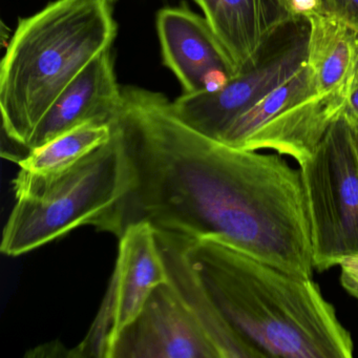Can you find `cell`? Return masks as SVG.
I'll list each match as a JSON object with an SVG mask.
<instances>
[{
    "mask_svg": "<svg viewBox=\"0 0 358 358\" xmlns=\"http://www.w3.org/2000/svg\"><path fill=\"white\" fill-rule=\"evenodd\" d=\"M156 230L167 278L196 312L220 358H259V354L231 328L205 289L189 255V236Z\"/></svg>",
    "mask_w": 358,
    "mask_h": 358,
    "instance_id": "13",
    "label": "cell"
},
{
    "mask_svg": "<svg viewBox=\"0 0 358 358\" xmlns=\"http://www.w3.org/2000/svg\"><path fill=\"white\" fill-rule=\"evenodd\" d=\"M201 8L236 75L248 68L262 48L295 17L287 0H194Z\"/></svg>",
    "mask_w": 358,
    "mask_h": 358,
    "instance_id": "12",
    "label": "cell"
},
{
    "mask_svg": "<svg viewBox=\"0 0 358 358\" xmlns=\"http://www.w3.org/2000/svg\"><path fill=\"white\" fill-rule=\"evenodd\" d=\"M121 101L122 87L117 80L112 49L106 50L56 99L22 156L85 123H110Z\"/></svg>",
    "mask_w": 358,
    "mask_h": 358,
    "instance_id": "11",
    "label": "cell"
},
{
    "mask_svg": "<svg viewBox=\"0 0 358 358\" xmlns=\"http://www.w3.org/2000/svg\"><path fill=\"white\" fill-rule=\"evenodd\" d=\"M33 357H69L71 358V349L64 347L59 341L41 345L31 352Z\"/></svg>",
    "mask_w": 358,
    "mask_h": 358,
    "instance_id": "19",
    "label": "cell"
},
{
    "mask_svg": "<svg viewBox=\"0 0 358 358\" xmlns=\"http://www.w3.org/2000/svg\"><path fill=\"white\" fill-rule=\"evenodd\" d=\"M156 24L163 62L184 93L217 91L236 76L208 22L187 6L160 10Z\"/></svg>",
    "mask_w": 358,
    "mask_h": 358,
    "instance_id": "10",
    "label": "cell"
},
{
    "mask_svg": "<svg viewBox=\"0 0 358 358\" xmlns=\"http://www.w3.org/2000/svg\"><path fill=\"white\" fill-rule=\"evenodd\" d=\"M113 136L110 123L89 122L79 125L39 148L31 150L16 161L22 171L49 177L74 167Z\"/></svg>",
    "mask_w": 358,
    "mask_h": 358,
    "instance_id": "15",
    "label": "cell"
},
{
    "mask_svg": "<svg viewBox=\"0 0 358 358\" xmlns=\"http://www.w3.org/2000/svg\"><path fill=\"white\" fill-rule=\"evenodd\" d=\"M290 3L295 15H307L313 11L322 9V0H287Z\"/></svg>",
    "mask_w": 358,
    "mask_h": 358,
    "instance_id": "20",
    "label": "cell"
},
{
    "mask_svg": "<svg viewBox=\"0 0 358 358\" xmlns=\"http://www.w3.org/2000/svg\"><path fill=\"white\" fill-rule=\"evenodd\" d=\"M189 255L230 327L259 358H351L353 341L312 278L287 273L219 236L190 238Z\"/></svg>",
    "mask_w": 358,
    "mask_h": 358,
    "instance_id": "2",
    "label": "cell"
},
{
    "mask_svg": "<svg viewBox=\"0 0 358 358\" xmlns=\"http://www.w3.org/2000/svg\"><path fill=\"white\" fill-rule=\"evenodd\" d=\"M305 16L310 24L307 66L318 91L345 98L357 54L358 31L327 10L320 9Z\"/></svg>",
    "mask_w": 358,
    "mask_h": 358,
    "instance_id": "14",
    "label": "cell"
},
{
    "mask_svg": "<svg viewBox=\"0 0 358 358\" xmlns=\"http://www.w3.org/2000/svg\"><path fill=\"white\" fill-rule=\"evenodd\" d=\"M345 98H347L345 110L348 114L358 120V50L353 69H352L351 76H350Z\"/></svg>",
    "mask_w": 358,
    "mask_h": 358,
    "instance_id": "18",
    "label": "cell"
},
{
    "mask_svg": "<svg viewBox=\"0 0 358 358\" xmlns=\"http://www.w3.org/2000/svg\"><path fill=\"white\" fill-rule=\"evenodd\" d=\"M322 9L347 20L358 31V0H322Z\"/></svg>",
    "mask_w": 358,
    "mask_h": 358,
    "instance_id": "17",
    "label": "cell"
},
{
    "mask_svg": "<svg viewBox=\"0 0 358 358\" xmlns=\"http://www.w3.org/2000/svg\"><path fill=\"white\" fill-rule=\"evenodd\" d=\"M338 266L341 267V286L358 299V252L343 257Z\"/></svg>",
    "mask_w": 358,
    "mask_h": 358,
    "instance_id": "16",
    "label": "cell"
},
{
    "mask_svg": "<svg viewBox=\"0 0 358 358\" xmlns=\"http://www.w3.org/2000/svg\"><path fill=\"white\" fill-rule=\"evenodd\" d=\"M309 32L308 18L295 16L274 33L248 68L217 91L184 93L171 102L173 112L190 129L220 141L241 115L307 64Z\"/></svg>",
    "mask_w": 358,
    "mask_h": 358,
    "instance_id": "7",
    "label": "cell"
},
{
    "mask_svg": "<svg viewBox=\"0 0 358 358\" xmlns=\"http://www.w3.org/2000/svg\"><path fill=\"white\" fill-rule=\"evenodd\" d=\"M117 34L110 0H54L20 20L0 64V110L20 157L56 99Z\"/></svg>",
    "mask_w": 358,
    "mask_h": 358,
    "instance_id": "3",
    "label": "cell"
},
{
    "mask_svg": "<svg viewBox=\"0 0 358 358\" xmlns=\"http://www.w3.org/2000/svg\"><path fill=\"white\" fill-rule=\"evenodd\" d=\"M133 185L117 215L119 238L146 221L189 238L219 236L287 273L313 275L301 169L280 154L240 150L182 122L163 94L122 87L112 120Z\"/></svg>",
    "mask_w": 358,
    "mask_h": 358,
    "instance_id": "1",
    "label": "cell"
},
{
    "mask_svg": "<svg viewBox=\"0 0 358 358\" xmlns=\"http://www.w3.org/2000/svg\"><path fill=\"white\" fill-rule=\"evenodd\" d=\"M345 97L318 91L307 64L289 80L241 115L220 141L240 150H271L307 160L345 112Z\"/></svg>",
    "mask_w": 358,
    "mask_h": 358,
    "instance_id": "6",
    "label": "cell"
},
{
    "mask_svg": "<svg viewBox=\"0 0 358 358\" xmlns=\"http://www.w3.org/2000/svg\"><path fill=\"white\" fill-rule=\"evenodd\" d=\"M12 185L16 203L0 249L3 255L20 257L83 226L114 234L117 213L131 192L133 176L113 127L106 145L69 171L41 177L20 169Z\"/></svg>",
    "mask_w": 358,
    "mask_h": 358,
    "instance_id": "4",
    "label": "cell"
},
{
    "mask_svg": "<svg viewBox=\"0 0 358 358\" xmlns=\"http://www.w3.org/2000/svg\"><path fill=\"white\" fill-rule=\"evenodd\" d=\"M110 3H117V1H118V0H110Z\"/></svg>",
    "mask_w": 358,
    "mask_h": 358,
    "instance_id": "22",
    "label": "cell"
},
{
    "mask_svg": "<svg viewBox=\"0 0 358 358\" xmlns=\"http://www.w3.org/2000/svg\"><path fill=\"white\" fill-rule=\"evenodd\" d=\"M350 116H351V115H350ZM352 119H353L354 133H355L356 146H357L358 152V120L357 119L353 118V117H352Z\"/></svg>",
    "mask_w": 358,
    "mask_h": 358,
    "instance_id": "21",
    "label": "cell"
},
{
    "mask_svg": "<svg viewBox=\"0 0 358 358\" xmlns=\"http://www.w3.org/2000/svg\"><path fill=\"white\" fill-rule=\"evenodd\" d=\"M118 240L106 296L85 338L71 348V358H112L121 333L141 313L154 289L169 278L152 224H131Z\"/></svg>",
    "mask_w": 358,
    "mask_h": 358,
    "instance_id": "8",
    "label": "cell"
},
{
    "mask_svg": "<svg viewBox=\"0 0 358 358\" xmlns=\"http://www.w3.org/2000/svg\"><path fill=\"white\" fill-rule=\"evenodd\" d=\"M299 169L309 209L313 266L324 271L358 252V152L347 110Z\"/></svg>",
    "mask_w": 358,
    "mask_h": 358,
    "instance_id": "5",
    "label": "cell"
},
{
    "mask_svg": "<svg viewBox=\"0 0 358 358\" xmlns=\"http://www.w3.org/2000/svg\"><path fill=\"white\" fill-rule=\"evenodd\" d=\"M112 358H220L200 318L169 282L159 285L121 333Z\"/></svg>",
    "mask_w": 358,
    "mask_h": 358,
    "instance_id": "9",
    "label": "cell"
}]
</instances>
